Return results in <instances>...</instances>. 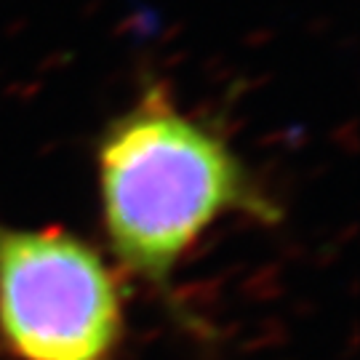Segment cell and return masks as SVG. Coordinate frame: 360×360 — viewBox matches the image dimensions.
<instances>
[{
  "label": "cell",
  "mask_w": 360,
  "mask_h": 360,
  "mask_svg": "<svg viewBox=\"0 0 360 360\" xmlns=\"http://www.w3.org/2000/svg\"><path fill=\"white\" fill-rule=\"evenodd\" d=\"M99 193L115 257L147 281H166L221 214H270L230 147L160 94H147L107 129Z\"/></svg>",
  "instance_id": "1"
},
{
  "label": "cell",
  "mask_w": 360,
  "mask_h": 360,
  "mask_svg": "<svg viewBox=\"0 0 360 360\" xmlns=\"http://www.w3.org/2000/svg\"><path fill=\"white\" fill-rule=\"evenodd\" d=\"M123 304L96 248L59 227L0 224V336L22 360H107Z\"/></svg>",
  "instance_id": "2"
}]
</instances>
